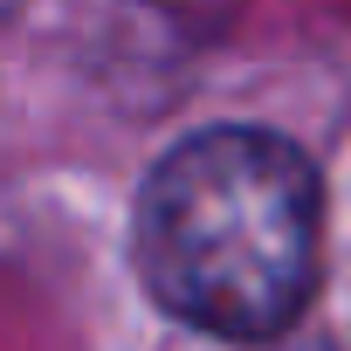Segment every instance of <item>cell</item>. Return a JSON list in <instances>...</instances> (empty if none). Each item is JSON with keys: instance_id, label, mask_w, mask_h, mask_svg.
Segmentation results:
<instances>
[{"instance_id": "6da1fadb", "label": "cell", "mask_w": 351, "mask_h": 351, "mask_svg": "<svg viewBox=\"0 0 351 351\" xmlns=\"http://www.w3.org/2000/svg\"><path fill=\"white\" fill-rule=\"evenodd\" d=\"M317 165L282 131H193L138 186V282L207 337H282L317 289Z\"/></svg>"}]
</instances>
